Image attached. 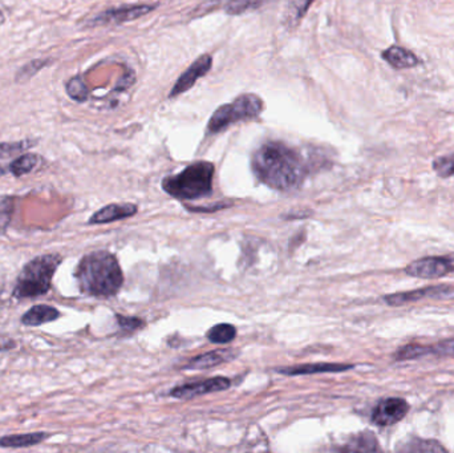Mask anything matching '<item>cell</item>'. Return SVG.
Wrapping results in <instances>:
<instances>
[{"label": "cell", "instance_id": "obj_30", "mask_svg": "<svg viewBox=\"0 0 454 453\" xmlns=\"http://www.w3.org/2000/svg\"><path fill=\"white\" fill-rule=\"evenodd\" d=\"M29 143H11V144H0V157H6L10 154L17 153L29 148Z\"/></svg>", "mask_w": 454, "mask_h": 453}, {"label": "cell", "instance_id": "obj_23", "mask_svg": "<svg viewBox=\"0 0 454 453\" xmlns=\"http://www.w3.org/2000/svg\"><path fill=\"white\" fill-rule=\"evenodd\" d=\"M402 450L409 451V452H439V451L444 452L445 451V448L440 445L437 441L417 439H414L412 443H409Z\"/></svg>", "mask_w": 454, "mask_h": 453}, {"label": "cell", "instance_id": "obj_25", "mask_svg": "<svg viewBox=\"0 0 454 453\" xmlns=\"http://www.w3.org/2000/svg\"><path fill=\"white\" fill-rule=\"evenodd\" d=\"M67 94L76 101H84L88 97V88L80 78H75L67 84Z\"/></svg>", "mask_w": 454, "mask_h": 453}, {"label": "cell", "instance_id": "obj_14", "mask_svg": "<svg viewBox=\"0 0 454 453\" xmlns=\"http://www.w3.org/2000/svg\"><path fill=\"white\" fill-rule=\"evenodd\" d=\"M381 57L387 62L390 67L396 68V69H408V68H413L418 66L420 60L418 57L411 52L409 50H405L399 45H392L387 48Z\"/></svg>", "mask_w": 454, "mask_h": 453}, {"label": "cell", "instance_id": "obj_22", "mask_svg": "<svg viewBox=\"0 0 454 453\" xmlns=\"http://www.w3.org/2000/svg\"><path fill=\"white\" fill-rule=\"evenodd\" d=\"M268 1V0H228L226 4L227 14H244L246 11L255 10Z\"/></svg>", "mask_w": 454, "mask_h": 453}, {"label": "cell", "instance_id": "obj_12", "mask_svg": "<svg viewBox=\"0 0 454 453\" xmlns=\"http://www.w3.org/2000/svg\"><path fill=\"white\" fill-rule=\"evenodd\" d=\"M137 213V206L133 203H110L100 209L98 212L89 218V225H101V224H109L115 221L125 220L129 217H133Z\"/></svg>", "mask_w": 454, "mask_h": 453}, {"label": "cell", "instance_id": "obj_33", "mask_svg": "<svg viewBox=\"0 0 454 453\" xmlns=\"http://www.w3.org/2000/svg\"><path fill=\"white\" fill-rule=\"evenodd\" d=\"M7 173V171H6V168H3L1 165H0V177L1 175H4V174Z\"/></svg>", "mask_w": 454, "mask_h": 453}, {"label": "cell", "instance_id": "obj_16", "mask_svg": "<svg viewBox=\"0 0 454 453\" xmlns=\"http://www.w3.org/2000/svg\"><path fill=\"white\" fill-rule=\"evenodd\" d=\"M51 435L45 432H35V433H23V435H8L0 438L1 448H26L31 445H38L44 440L50 439Z\"/></svg>", "mask_w": 454, "mask_h": 453}, {"label": "cell", "instance_id": "obj_5", "mask_svg": "<svg viewBox=\"0 0 454 453\" xmlns=\"http://www.w3.org/2000/svg\"><path fill=\"white\" fill-rule=\"evenodd\" d=\"M263 110V101L259 96L249 94H242L234 101L218 108L207 124L210 134H218L225 131L235 122L253 120L261 116Z\"/></svg>", "mask_w": 454, "mask_h": 453}, {"label": "cell", "instance_id": "obj_3", "mask_svg": "<svg viewBox=\"0 0 454 453\" xmlns=\"http://www.w3.org/2000/svg\"><path fill=\"white\" fill-rule=\"evenodd\" d=\"M213 178V164L197 161L182 172L166 177L162 181V189L178 200H197L212 193Z\"/></svg>", "mask_w": 454, "mask_h": 453}, {"label": "cell", "instance_id": "obj_4", "mask_svg": "<svg viewBox=\"0 0 454 453\" xmlns=\"http://www.w3.org/2000/svg\"><path fill=\"white\" fill-rule=\"evenodd\" d=\"M61 262L63 257L60 254H44L29 261L16 280L15 298L27 299L48 293L54 273Z\"/></svg>", "mask_w": 454, "mask_h": 453}, {"label": "cell", "instance_id": "obj_11", "mask_svg": "<svg viewBox=\"0 0 454 453\" xmlns=\"http://www.w3.org/2000/svg\"><path fill=\"white\" fill-rule=\"evenodd\" d=\"M454 293V289L449 286H432L425 289H418L413 292H405V293L392 294L384 298V301L390 306H401L407 303L417 302L425 298H434V296H445L449 294Z\"/></svg>", "mask_w": 454, "mask_h": 453}, {"label": "cell", "instance_id": "obj_20", "mask_svg": "<svg viewBox=\"0 0 454 453\" xmlns=\"http://www.w3.org/2000/svg\"><path fill=\"white\" fill-rule=\"evenodd\" d=\"M432 354V346H421V345H407L401 347L395 352L396 360L418 359Z\"/></svg>", "mask_w": 454, "mask_h": 453}, {"label": "cell", "instance_id": "obj_31", "mask_svg": "<svg viewBox=\"0 0 454 453\" xmlns=\"http://www.w3.org/2000/svg\"><path fill=\"white\" fill-rule=\"evenodd\" d=\"M314 0H295V10H296V17L300 19L303 15L306 14L309 4L312 3Z\"/></svg>", "mask_w": 454, "mask_h": 453}, {"label": "cell", "instance_id": "obj_19", "mask_svg": "<svg viewBox=\"0 0 454 453\" xmlns=\"http://www.w3.org/2000/svg\"><path fill=\"white\" fill-rule=\"evenodd\" d=\"M38 162H39V157L36 154H34V153L23 154V156L17 157L16 160L11 162L10 172L14 174V175H16V177L24 175V174L32 172L36 168Z\"/></svg>", "mask_w": 454, "mask_h": 453}, {"label": "cell", "instance_id": "obj_26", "mask_svg": "<svg viewBox=\"0 0 454 453\" xmlns=\"http://www.w3.org/2000/svg\"><path fill=\"white\" fill-rule=\"evenodd\" d=\"M48 62L47 60H34L31 63H27L24 67L22 68L17 75H16V81L23 82V81L31 79L34 75H36L41 68L45 67Z\"/></svg>", "mask_w": 454, "mask_h": 453}, {"label": "cell", "instance_id": "obj_17", "mask_svg": "<svg viewBox=\"0 0 454 453\" xmlns=\"http://www.w3.org/2000/svg\"><path fill=\"white\" fill-rule=\"evenodd\" d=\"M230 354L227 351H212L206 352L198 357H194L193 359L189 360L185 364L186 370H203L210 368L214 366H219L228 360Z\"/></svg>", "mask_w": 454, "mask_h": 453}, {"label": "cell", "instance_id": "obj_15", "mask_svg": "<svg viewBox=\"0 0 454 453\" xmlns=\"http://www.w3.org/2000/svg\"><path fill=\"white\" fill-rule=\"evenodd\" d=\"M60 315L61 314L56 307L48 306V305H38V306L31 307L28 311L24 312V315L22 317V323L24 326L36 327V326H41V324H45V323L59 319Z\"/></svg>", "mask_w": 454, "mask_h": 453}, {"label": "cell", "instance_id": "obj_9", "mask_svg": "<svg viewBox=\"0 0 454 453\" xmlns=\"http://www.w3.org/2000/svg\"><path fill=\"white\" fill-rule=\"evenodd\" d=\"M409 411V404L400 398L381 400L372 412V422L376 426H388L399 423Z\"/></svg>", "mask_w": 454, "mask_h": 453}, {"label": "cell", "instance_id": "obj_1", "mask_svg": "<svg viewBox=\"0 0 454 453\" xmlns=\"http://www.w3.org/2000/svg\"><path fill=\"white\" fill-rule=\"evenodd\" d=\"M251 166L262 184L281 192L300 187L307 174L302 154L279 141H268L258 148Z\"/></svg>", "mask_w": 454, "mask_h": 453}, {"label": "cell", "instance_id": "obj_29", "mask_svg": "<svg viewBox=\"0 0 454 453\" xmlns=\"http://www.w3.org/2000/svg\"><path fill=\"white\" fill-rule=\"evenodd\" d=\"M432 354L437 357H454V338L441 340L432 346Z\"/></svg>", "mask_w": 454, "mask_h": 453}, {"label": "cell", "instance_id": "obj_28", "mask_svg": "<svg viewBox=\"0 0 454 453\" xmlns=\"http://www.w3.org/2000/svg\"><path fill=\"white\" fill-rule=\"evenodd\" d=\"M13 210H14L13 200L6 199V200L0 201V233H3L6 230V227L8 226V224L11 221Z\"/></svg>", "mask_w": 454, "mask_h": 453}, {"label": "cell", "instance_id": "obj_13", "mask_svg": "<svg viewBox=\"0 0 454 453\" xmlns=\"http://www.w3.org/2000/svg\"><path fill=\"white\" fill-rule=\"evenodd\" d=\"M353 368L351 364L342 363H314V364H302L278 370L283 375H314V373H343Z\"/></svg>", "mask_w": 454, "mask_h": 453}, {"label": "cell", "instance_id": "obj_21", "mask_svg": "<svg viewBox=\"0 0 454 453\" xmlns=\"http://www.w3.org/2000/svg\"><path fill=\"white\" fill-rule=\"evenodd\" d=\"M347 451H360V452H374V451H379V445L377 441L374 439V435L369 432L361 433L359 435L353 443H351L346 448Z\"/></svg>", "mask_w": 454, "mask_h": 453}, {"label": "cell", "instance_id": "obj_10", "mask_svg": "<svg viewBox=\"0 0 454 453\" xmlns=\"http://www.w3.org/2000/svg\"><path fill=\"white\" fill-rule=\"evenodd\" d=\"M212 66H213L212 56L207 54L202 55L178 78V80L174 82L169 97L174 99L180 94H185L190 88H193V85L200 80V78H203V76H206V73H209Z\"/></svg>", "mask_w": 454, "mask_h": 453}, {"label": "cell", "instance_id": "obj_18", "mask_svg": "<svg viewBox=\"0 0 454 453\" xmlns=\"http://www.w3.org/2000/svg\"><path fill=\"white\" fill-rule=\"evenodd\" d=\"M207 339L215 343V345H226L235 339L237 336V329L233 324L228 323H221L212 327L207 331Z\"/></svg>", "mask_w": 454, "mask_h": 453}, {"label": "cell", "instance_id": "obj_24", "mask_svg": "<svg viewBox=\"0 0 454 453\" xmlns=\"http://www.w3.org/2000/svg\"><path fill=\"white\" fill-rule=\"evenodd\" d=\"M433 169L442 178H448L454 174V153L449 156L439 157L433 161Z\"/></svg>", "mask_w": 454, "mask_h": 453}, {"label": "cell", "instance_id": "obj_6", "mask_svg": "<svg viewBox=\"0 0 454 453\" xmlns=\"http://www.w3.org/2000/svg\"><path fill=\"white\" fill-rule=\"evenodd\" d=\"M452 271H454V258L451 257H427L405 267L408 275L423 280H437Z\"/></svg>", "mask_w": 454, "mask_h": 453}, {"label": "cell", "instance_id": "obj_27", "mask_svg": "<svg viewBox=\"0 0 454 453\" xmlns=\"http://www.w3.org/2000/svg\"><path fill=\"white\" fill-rule=\"evenodd\" d=\"M116 319L119 322V326L124 333H134L144 327V322L138 318H134V317H124V315L117 314Z\"/></svg>", "mask_w": 454, "mask_h": 453}, {"label": "cell", "instance_id": "obj_8", "mask_svg": "<svg viewBox=\"0 0 454 453\" xmlns=\"http://www.w3.org/2000/svg\"><path fill=\"white\" fill-rule=\"evenodd\" d=\"M230 386H231L230 379L224 376H217V378L203 379L200 382H191L182 386L175 387L170 391V396L177 399H193L200 395L212 394L217 391H225L227 388H230Z\"/></svg>", "mask_w": 454, "mask_h": 453}, {"label": "cell", "instance_id": "obj_32", "mask_svg": "<svg viewBox=\"0 0 454 453\" xmlns=\"http://www.w3.org/2000/svg\"><path fill=\"white\" fill-rule=\"evenodd\" d=\"M15 347H16V342H15L13 338L1 336L0 335V352L8 351V350H14Z\"/></svg>", "mask_w": 454, "mask_h": 453}, {"label": "cell", "instance_id": "obj_7", "mask_svg": "<svg viewBox=\"0 0 454 453\" xmlns=\"http://www.w3.org/2000/svg\"><path fill=\"white\" fill-rule=\"evenodd\" d=\"M154 8L156 6L152 4H134V6H122L117 8H112L94 17L91 20V26H109V24H121V23L132 22L144 15L152 13Z\"/></svg>", "mask_w": 454, "mask_h": 453}, {"label": "cell", "instance_id": "obj_2", "mask_svg": "<svg viewBox=\"0 0 454 453\" xmlns=\"http://www.w3.org/2000/svg\"><path fill=\"white\" fill-rule=\"evenodd\" d=\"M75 277L81 293L98 298L116 295L124 282L117 258L103 250L82 257Z\"/></svg>", "mask_w": 454, "mask_h": 453}]
</instances>
